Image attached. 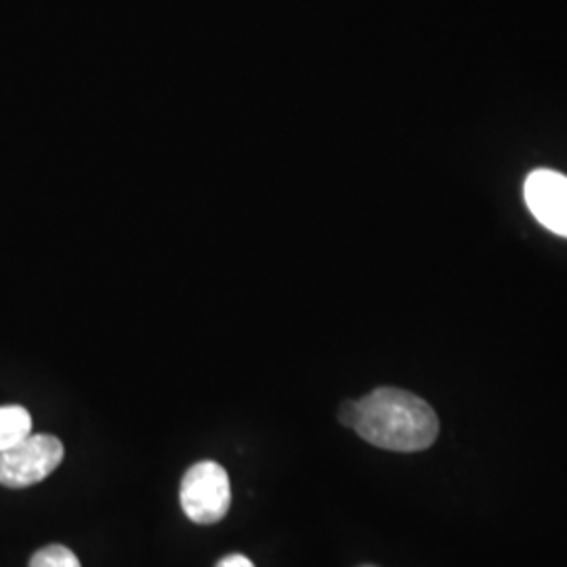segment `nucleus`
Returning a JSON list of instances; mask_svg holds the SVG:
<instances>
[{
    "mask_svg": "<svg viewBox=\"0 0 567 567\" xmlns=\"http://www.w3.org/2000/svg\"><path fill=\"white\" fill-rule=\"evenodd\" d=\"M351 429L372 446L421 452L437 440L440 421L423 398L404 389L379 386L355 402Z\"/></svg>",
    "mask_w": 567,
    "mask_h": 567,
    "instance_id": "obj_1",
    "label": "nucleus"
},
{
    "mask_svg": "<svg viewBox=\"0 0 567 567\" xmlns=\"http://www.w3.org/2000/svg\"><path fill=\"white\" fill-rule=\"evenodd\" d=\"M179 496L185 515L194 524L213 526L224 519L231 505L229 475L213 461L196 463L183 475Z\"/></svg>",
    "mask_w": 567,
    "mask_h": 567,
    "instance_id": "obj_2",
    "label": "nucleus"
},
{
    "mask_svg": "<svg viewBox=\"0 0 567 567\" xmlns=\"http://www.w3.org/2000/svg\"><path fill=\"white\" fill-rule=\"evenodd\" d=\"M63 461V444L49 433H30L18 446L0 454V486L41 484Z\"/></svg>",
    "mask_w": 567,
    "mask_h": 567,
    "instance_id": "obj_3",
    "label": "nucleus"
},
{
    "mask_svg": "<svg viewBox=\"0 0 567 567\" xmlns=\"http://www.w3.org/2000/svg\"><path fill=\"white\" fill-rule=\"evenodd\" d=\"M526 203L532 215L557 236L567 238V177L540 168L526 182Z\"/></svg>",
    "mask_w": 567,
    "mask_h": 567,
    "instance_id": "obj_4",
    "label": "nucleus"
},
{
    "mask_svg": "<svg viewBox=\"0 0 567 567\" xmlns=\"http://www.w3.org/2000/svg\"><path fill=\"white\" fill-rule=\"evenodd\" d=\"M32 433V416L21 405H0V454Z\"/></svg>",
    "mask_w": 567,
    "mask_h": 567,
    "instance_id": "obj_5",
    "label": "nucleus"
},
{
    "mask_svg": "<svg viewBox=\"0 0 567 567\" xmlns=\"http://www.w3.org/2000/svg\"><path fill=\"white\" fill-rule=\"evenodd\" d=\"M30 567H81V561L70 548L51 545L32 555Z\"/></svg>",
    "mask_w": 567,
    "mask_h": 567,
    "instance_id": "obj_6",
    "label": "nucleus"
},
{
    "mask_svg": "<svg viewBox=\"0 0 567 567\" xmlns=\"http://www.w3.org/2000/svg\"><path fill=\"white\" fill-rule=\"evenodd\" d=\"M217 567H255V564H252L246 555H243V553H234V555L224 557V559L217 564Z\"/></svg>",
    "mask_w": 567,
    "mask_h": 567,
    "instance_id": "obj_7",
    "label": "nucleus"
},
{
    "mask_svg": "<svg viewBox=\"0 0 567 567\" xmlns=\"http://www.w3.org/2000/svg\"><path fill=\"white\" fill-rule=\"evenodd\" d=\"M339 421L344 426H353V421H355V402H344L339 408Z\"/></svg>",
    "mask_w": 567,
    "mask_h": 567,
    "instance_id": "obj_8",
    "label": "nucleus"
},
{
    "mask_svg": "<svg viewBox=\"0 0 567 567\" xmlns=\"http://www.w3.org/2000/svg\"><path fill=\"white\" fill-rule=\"evenodd\" d=\"M362 567H377V566H362Z\"/></svg>",
    "mask_w": 567,
    "mask_h": 567,
    "instance_id": "obj_9",
    "label": "nucleus"
}]
</instances>
